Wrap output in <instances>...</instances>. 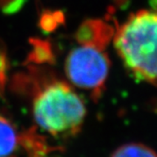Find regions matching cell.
<instances>
[{
	"label": "cell",
	"mask_w": 157,
	"mask_h": 157,
	"mask_svg": "<svg viewBox=\"0 0 157 157\" xmlns=\"http://www.w3.org/2000/svg\"><path fill=\"white\" fill-rule=\"evenodd\" d=\"M0 93H1V91H0Z\"/></svg>",
	"instance_id": "cell-12"
},
{
	"label": "cell",
	"mask_w": 157,
	"mask_h": 157,
	"mask_svg": "<svg viewBox=\"0 0 157 157\" xmlns=\"http://www.w3.org/2000/svg\"><path fill=\"white\" fill-rule=\"evenodd\" d=\"M32 114L37 126L56 138L75 136L86 117L83 99L62 81L52 80L35 86Z\"/></svg>",
	"instance_id": "cell-2"
},
{
	"label": "cell",
	"mask_w": 157,
	"mask_h": 157,
	"mask_svg": "<svg viewBox=\"0 0 157 157\" xmlns=\"http://www.w3.org/2000/svg\"><path fill=\"white\" fill-rule=\"evenodd\" d=\"M27 0H0V10L5 14H14L24 7Z\"/></svg>",
	"instance_id": "cell-9"
},
{
	"label": "cell",
	"mask_w": 157,
	"mask_h": 157,
	"mask_svg": "<svg viewBox=\"0 0 157 157\" xmlns=\"http://www.w3.org/2000/svg\"><path fill=\"white\" fill-rule=\"evenodd\" d=\"M131 13L116 29L114 46L125 68L136 80L157 86V0Z\"/></svg>",
	"instance_id": "cell-1"
},
{
	"label": "cell",
	"mask_w": 157,
	"mask_h": 157,
	"mask_svg": "<svg viewBox=\"0 0 157 157\" xmlns=\"http://www.w3.org/2000/svg\"><path fill=\"white\" fill-rule=\"evenodd\" d=\"M110 65L104 50L82 46L72 49L67 56L65 74L74 85L90 92L97 101L104 91Z\"/></svg>",
	"instance_id": "cell-3"
},
{
	"label": "cell",
	"mask_w": 157,
	"mask_h": 157,
	"mask_svg": "<svg viewBox=\"0 0 157 157\" xmlns=\"http://www.w3.org/2000/svg\"><path fill=\"white\" fill-rule=\"evenodd\" d=\"M7 72H8L7 55L2 48H0V91L1 92H3L6 85Z\"/></svg>",
	"instance_id": "cell-10"
},
{
	"label": "cell",
	"mask_w": 157,
	"mask_h": 157,
	"mask_svg": "<svg viewBox=\"0 0 157 157\" xmlns=\"http://www.w3.org/2000/svg\"><path fill=\"white\" fill-rule=\"evenodd\" d=\"M114 1H115L118 6L123 7V6H125V5H127V4H128L129 0H114Z\"/></svg>",
	"instance_id": "cell-11"
},
{
	"label": "cell",
	"mask_w": 157,
	"mask_h": 157,
	"mask_svg": "<svg viewBox=\"0 0 157 157\" xmlns=\"http://www.w3.org/2000/svg\"><path fill=\"white\" fill-rule=\"evenodd\" d=\"M111 157H157V153L142 143H128L117 148Z\"/></svg>",
	"instance_id": "cell-7"
},
{
	"label": "cell",
	"mask_w": 157,
	"mask_h": 157,
	"mask_svg": "<svg viewBox=\"0 0 157 157\" xmlns=\"http://www.w3.org/2000/svg\"><path fill=\"white\" fill-rule=\"evenodd\" d=\"M29 44H31V50L27 57V63L44 64L53 63L55 62V55L48 41L39 38H30Z\"/></svg>",
	"instance_id": "cell-6"
},
{
	"label": "cell",
	"mask_w": 157,
	"mask_h": 157,
	"mask_svg": "<svg viewBox=\"0 0 157 157\" xmlns=\"http://www.w3.org/2000/svg\"><path fill=\"white\" fill-rule=\"evenodd\" d=\"M64 23V14L61 10H44L40 16L38 26L44 33H51Z\"/></svg>",
	"instance_id": "cell-8"
},
{
	"label": "cell",
	"mask_w": 157,
	"mask_h": 157,
	"mask_svg": "<svg viewBox=\"0 0 157 157\" xmlns=\"http://www.w3.org/2000/svg\"><path fill=\"white\" fill-rule=\"evenodd\" d=\"M116 28L103 19H86L78 28L75 38L82 46L104 50L113 40Z\"/></svg>",
	"instance_id": "cell-4"
},
{
	"label": "cell",
	"mask_w": 157,
	"mask_h": 157,
	"mask_svg": "<svg viewBox=\"0 0 157 157\" xmlns=\"http://www.w3.org/2000/svg\"><path fill=\"white\" fill-rule=\"evenodd\" d=\"M20 134L13 123L0 113V157H18Z\"/></svg>",
	"instance_id": "cell-5"
}]
</instances>
